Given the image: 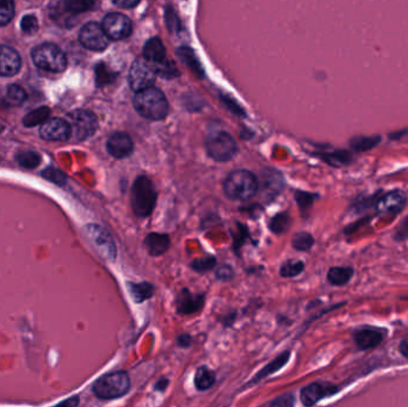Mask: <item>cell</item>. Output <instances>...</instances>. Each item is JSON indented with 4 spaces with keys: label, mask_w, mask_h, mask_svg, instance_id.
<instances>
[{
    "label": "cell",
    "mask_w": 408,
    "mask_h": 407,
    "mask_svg": "<svg viewBox=\"0 0 408 407\" xmlns=\"http://www.w3.org/2000/svg\"><path fill=\"white\" fill-rule=\"evenodd\" d=\"M169 385V381L165 380V379H163L160 381L158 382L156 386V390H164L166 388V386Z\"/></svg>",
    "instance_id": "obj_45"
},
{
    "label": "cell",
    "mask_w": 408,
    "mask_h": 407,
    "mask_svg": "<svg viewBox=\"0 0 408 407\" xmlns=\"http://www.w3.org/2000/svg\"><path fill=\"white\" fill-rule=\"evenodd\" d=\"M41 138L48 141H67L72 136L70 123L62 118H50L41 125Z\"/></svg>",
    "instance_id": "obj_12"
},
{
    "label": "cell",
    "mask_w": 408,
    "mask_h": 407,
    "mask_svg": "<svg viewBox=\"0 0 408 407\" xmlns=\"http://www.w3.org/2000/svg\"><path fill=\"white\" fill-rule=\"evenodd\" d=\"M304 262L301 260H290L283 264L282 268L279 270V273L283 278H295L297 275H300L304 271Z\"/></svg>",
    "instance_id": "obj_30"
},
{
    "label": "cell",
    "mask_w": 408,
    "mask_h": 407,
    "mask_svg": "<svg viewBox=\"0 0 408 407\" xmlns=\"http://www.w3.org/2000/svg\"><path fill=\"white\" fill-rule=\"evenodd\" d=\"M67 120L72 130V136L77 141H84L91 138L98 128L97 117L95 116V114L89 110H83V109L74 110L68 114Z\"/></svg>",
    "instance_id": "obj_6"
},
{
    "label": "cell",
    "mask_w": 408,
    "mask_h": 407,
    "mask_svg": "<svg viewBox=\"0 0 408 407\" xmlns=\"http://www.w3.org/2000/svg\"><path fill=\"white\" fill-rule=\"evenodd\" d=\"M223 191L227 197L234 201H248L258 191V179L248 170L230 172L223 182Z\"/></svg>",
    "instance_id": "obj_3"
},
{
    "label": "cell",
    "mask_w": 408,
    "mask_h": 407,
    "mask_svg": "<svg viewBox=\"0 0 408 407\" xmlns=\"http://www.w3.org/2000/svg\"><path fill=\"white\" fill-rule=\"evenodd\" d=\"M80 44L84 47L95 52H102L108 47L109 37L105 34L103 26L97 23H87L82 28L79 34Z\"/></svg>",
    "instance_id": "obj_11"
},
{
    "label": "cell",
    "mask_w": 408,
    "mask_h": 407,
    "mask_svg": "<svg viewBox=\"0 0 408 407\" xmlns=\"http://www.w3.org/2000/svg\"><path fill=\"white\" fill-rule=\"evenodd\" d=\"M156 73L153 66L146 59L134 61L129 72V84L135 92L144 91L152 87L156 82Z\"/></svg>",
    "instance_id": "obj_9"
},
{
    "label": "cell",
    "mask_w": 408,
    "mask_h": 407,
    "mask_svg": "<svg viewBox=\"0 0 408 407\" xmlns=\"http://www.w3.org/2000/svg\"><path fill=\"white\" fill-rule=\"evenodd\" d=\"M178 344L183 347H189L192 344V338L187 334H183L178 338Z\"/></svg>",
    "instance_id": "obj_43"
},
{
    "label": "cell",
    "mask_w": 408,
    "mask_h": 407,
    "mask_svg": "<svg viewBox=\"0 0 408 407\" xmlns=\"http://www.w3.org/2000/svg\"><path fill=\"white\" fill-rule=\"evenodd\" d=\"M216 264V260L214 257H205L192 262V269H195L197 273H205L209 271Z\"/></svg>",
    "instance_id": "obj_36"
},
{
    "label": "cell",
    "mask_w": 408,
    "mask_h": 407,
    "mask_svg": "<svg viewBox=\"0 0 408 407\" xmlns=\"http://www.w3.org/2000/svg\"><path fill=\"white\" fill-rule=\"evenodd\" d=\"M325 158L326 161H328L331 165H335V166L348 164L350 159H351V156H350L348 152H337V153L328 154Z\"/></svg>",
    "instance_id": "obj_38"
},
{
    "label": "cell",
    "mask_w": 408,
    "mask_h": 407,
    "mask_svg": "<svg viewBox=\"0 0 408 407\" xmlns=\"http://www.w3.org/2000/svg\"><path fill=\"white\" fill-rule=\"evenodd\" d=\"M179 55L182 57L184 62H187L192 67V70L195 71L196 73L202 74V69H201L200 62L196 60V57L194 53L189 49V48H180L179 51Z\"/></svg>",
    "instance_id": "obj_35"
},
{
    "label": "cell",
    "mask_w": 408,
    "mask_h": 407,
    "mask_svg": "<svg viewBox=\"0 0 408 407\" xmlns=\"http://www.w3.org/2000/svg\"><path fill=\"white\" fill-rule=\"evenodd\" d=\"M158 192L152 181L146 176H140L135 179L131 186V209L138 217H147L152 214L156 207Z\"/></svg>",
    "instance_id": "obj_2"
},
{
    "label": "cell",
    "mask_w": 408,
    "mask_h": 407,
    "mask_svg": "<svg viewBox=\"0 0 408 407\" xmlns=\"http://www.w3.org/2000/svg\"><path fill=\"white\" fill-rule=\"evenodd\" d=\"M205 148L209 156L216 161H228L234 158L238 145L228 133H216L207 140Z\"/></svg>",
    "instance_id": "obj_7"
},
{
    "label": "cell",
    "mask_w": 408,
    "mask_h": 407,
    "mask_svg": "<svg viewBox=\"0 0 408 407\" xmlns=\"http://www.w3.org/2000/svg\"><path fill=\"white\" fill-rule=\"evenodd\" d=\"M289 224H290V219L288 217V214L286 212L277 214L270 222V230L276 234L284 233L288 230Z\"/></svg>",
    "instance_id": "obj_32"
},
{
    "label": "cell",
    "mask_w": 408,
    "mask_h": 407,
    "mask_svg": "<svg viewBox=\"0 0 408 407\" xmlns=\"http://www.w3.org/2000/svg\"><path fill=\"white\" fill-rule=\"evenodd\" d=\"M215 383V372L208 367H201L197 369L195 375V385L197 390H207Z\"/></svg>",
    "instance_id": "obj_23"
},
{
    "label": "cell",
    "mask_w": 408,
    "mask_h": 407,
    "mask_svg": "<svg viewBox=\"0 0 408 407\" xmlns=\"http://www.w3.org/2000/svg\"><path fill=\"white\" fill-rule=\"evenodd\" d=\"M140 0H113V4L122 9H131L139 4Z\"/></svg>",
    "instance_id": "obj_42"
},
{
    "label": "cell",
    "mask_w": 408,
    "mask_h": 407,
    "mask_svg": "<svg viewBox=\"0 0 408 407\" xmlns=\"http://www.w3.org/2000/svg\"><path fill=\"white\" fill-rule=\"evenodd\" d=\"M407 196L404 191H391L378 199L376 210L381 215H396L405 208Z\"/></svg>",
    "instance_id": "obj_13"
},
{
    "label": "cell",
    "mask_w": 408,
    "mask_h": 407,
    "mask_svg": "<svg viewBox=\"0 0 408 407\" xmlns=\"http://www.w3.org/2000/svg\"><path fill=\"white\" fill-rule=\"evenodd\" d=\"M289 355L290 352H284L281 356H278L277 359L272 362V363L268 364L264 369H261V372L254 377L251 383H256L257 381H259L261 379H265L266 377H269L271 374L277 372L279 369L282 368L283 365L287 364L288 360H289Z\"/></svg>",
    "instance_id": "obj_24"
},
{
    "label": "cell",
    "mask_w": 408,
    "mask_h": 407,
    "mask_svg": "<svg viewBox=\"0 0 408 407\" xmlns=\"http://www.w3.org/2000/svg\"><path fill=\"white\" fill-rule=\"evenodd\" d=\"M15 15L13 0H0V26H6L11 22Z\"/></svg>",
    "instance_id": "obj_31"
},
{
    "label": "cell",
    "mask_w": 408,
    "mask_h": 407,
    "mask_svg": "<svg viewBox=\"0 0 408 407\" xmlns=\"http://www.w3.org/2000/svg\"><path fill=\"white\" fill-rule=\"evenodd\" d=\"M293 404H294L293 395H288L279 397V398L276 399L274 401L269 403V405H271V406H291Z\"/></svg>",
    "instance_id": "obj_41"
},
{
    "label": "cell",
    "mask_w": 408,
    "mask_h": 407,
    "mask_svg": "<svg viewBox=\"0 0 408 407\" xmlns=\"http://www.w3.org/2000/svg\"><path fill=\"white\" fill-rule=\"evenodd\" d=\"M106 150L113 158L123 159V158L131 156L133 153L134 143L129 135L118 132V133H113L109 138L108 143H106Z\"/></svg>",
    "instance_id": "obj_14"
},
{
    "label": "cell",
    "mask_w": 408,
    "mask_h": 407,
    "mask_svg": "<svg viewBox=\"0 0 408 407\" xmlns=\"http://www.w3.org/2000/svg\"><path fill=\"white\" fill-rule=\"evenodd\" d=\"M102 26L109 39H115V41L127 39L131 35V29H133L131 19L127 17L126 15L118 12L106 15L103 19Z\"/></svg>",
    "instance_id": "obj_10"
},
{
    "label": "cell",
    "mask_w": 408,
    "mask_h": 407,
    "mask_svg": "<svg viewBox=\"0 0 408 407\" xmlns=\"http://www.w3.org/2000/svg\"><path fill=\"white\" fill-rule=\"evenodd\" d=\"M296 201H297L301 209L309 208L312 206L313 201H314V196L307 194V192L297 191L296 192Z\"/></svg>",
    "instance_id": "obj_39"
},
{
    "label": "cell",
    "mask_w": 408,
    "mask_h": 407,
    "mask_svg": "<svg viewBox=\"0 0 408 407\" xmlns=\"http://www.w3.org/2000/svg\"><path fill=\"white\" fill-rule=\"evenodd\" d=\"M145 245L151 256H161L169 250V235L161 233L148 234L145 239Z\"/></svg>",
    "instance_id": "obj_19"
},
{
    "label": "cell",
    "mask_w": 408,
    "mask_h": 407,
    "mask_svg": "<svg viewBox=\"0 0 408 407\" xmlns=\"http://www.w3.org/2000/svg\"><path fill=\"white\" fill-rule=\"evenodd\" d=\"M380 136H357L351 140V146L358 152L369 151L380 143Z\"/></svg>",
    "instance_id": "obj_28"
},
{
    "label": "cell",
    "mask_w": 408,
    "mask_h": 407,
    "mask_svg": "<svg viewBox=\"0 0 408 407\" xmlns=\"http://www.w3.org/2000/svg\"><path fill=\"white\" fill-rule=\"evenodd\" d=\"M22 60L13 48L0 46V75L12 77L21 70Z\"/></svg>",
    "instance_id": "obj_15"
},
{
    "label": "cell",
    "mask_w": 408,
    "mask_h": 407,
    "mask_svg": "<svg viewBox=\"0 0 408 407\" xmlns=\"http://www.w3.org/2000/svg\"><path fill=\"white\" fill-rule=\"evenodd\" d=\"M78 398H71L70 400H66L64 403H61V405H72V406H75V405H78Z\"/></svg>",
    "instance_id": "obj_46"
},
{
    "label": "cell",
    "mask_w": 408,
    "mask_h": 407,
    "mask_svg": "<svg viewBox=\"0 0 408 407\" xmlns=\"http://www.w3.org/2000/svg\"><path fill=\"white\" fill-rule=\"evenodd\" d=\"M49 115H50V110L47 107H41V108L35 109L31 113L28 114L23 118V123L26 127L39 126L48 120Z\"/></svg>",
    "instance_id": "obj_25"
},
{
    "label": "cell",
    "mask_w": 408,
    "mask_h": 407,
    "mask_svg": "<svg viewBox=\"0 0 408 407\" xmlns=\"http://www.w3.org/2000/svg\"><path fill=\"white\" fill-rule=\"evenodd\" d=\"M234 276V271L233 269L230 268V265H222L217 269L216 278L221 281H228L230 278Z\"/></svg>",
    "instance_id": "obj_40"
},
{
    "label": "cell",
    "mask_w": 408,
    "mask_h": 407,
    "mask_svg": "<svg viewBox=\"0 0 408 407\" xmlns=\"http://www.w3.org/2000/svg\"><path fill=\"white\" fill-rule=\"evenodd\" d=\"M129 291H131V298L134 299L135 302H144L145 300L152 298L154 293V287L149 284L147 282L142 283H131L129 284Z\"/></svg>",
    "instance_id": "obj_21"
},
{
    "label": "cell",
    "mask_w": 408,
    "mask_h": 407,
    "mask_svg": "<svg viewBox=\"0 0 408 407\" xmlns=\"http://www.w3.org/2000/svg\"><path fill=\"white\" fill-rule=\"evenodd\" d=\"M18 164L26 169H35L41 163V156L35 152H23L17 156Z\"/></svg>",
    "instance_id": "obj_29"
},
{
    "label": "cell",
    "mask_w": 408,
    "mask_h": 407,
    "mask_svg": "<svg viewBox=\"0 0 408 407\" xmlns=\"http://www.w3.org/2000/svg\"><path fill=\"white\" fill-rule=\"evenodd\" d=\"M42 176L50 182L55 183L57 186H65L66 181H67L65 174L55 168H48V169L44 170Z\"/></svg>",
    "instance_id": "obj_34"
},
{
    "label": "cell",
    "mask_w": 408,
    "mask_h": 407,
    "mask_svg": "<svg viewBox=\"0 0 408 407\" xmlns=\"http://www.w3.org/2000/svg\"><path fill=\"white\" fill-rule=\"evenodd\" d=\"M353 271L351 268H345V266H337V268L330 269L327 273L328 281L333 286H344L351 280Z\"/></svg>",
    "instance_id": "obj_22"
},
{
    "label": "cell",
    "mask_w": 408,
    "mask_h": 407,
    "mask_svg": "<svg viewBox=\"0 0 408 407\" xmlns=\"http://www.w3.org/2000/svg\"><path fill=\"white\" fill-rule=\"evenodd\" d=\"M93 4H95V0H65L64 9L66 12L78 15V13L86 12L89 10H91Z\"/></svg>",
    "instance_id": "obj_26"
},
{
    "label": "cell",
    "mask_w": 408,
    "mask_h": 407,
    "mask_svg": "<svg viewBox=\"0 0 408 407\" xmlns=\"http://www.w3.org/2000/svg\"><path fill=\"white\" fill-rule=\"evenodd\" d=\"M33 61L39 69L53 73H59L66 70L67 59L65 53L57 44H42L33 49Z\"/></svg>",
    "instance_id": "obj_5"
},
{
    "label": "cell",
    "mask_w": 408,
    "mask_h": 407,
    "mask_svg": "<svg viewBox=\"0 0 408 407\" xmlns=\"http://www.w3.org/2000/svg\"><path fill=\"white\" fill-rule=\"evenodd\" d=\"M26 100V91L23 90L22 87H17V85H11L5 95V103L12 105V107L22 105Z\"/></svg>",
    "instance_id": "obj_27"
},
{
    "label": "cell",
    "mask_w": 408,
    "mask_h": 407,
    "mask_svg": "<svg viewBox=\"0 0 408 407\" xmlns=\"http://www.w3.org/2000/svg\"><path fill=\"white\" fill-rule=\"evenodd\" d=\"M204 295L192 294L187 289H183L177 296L176 306L180 314H192L203 307Z\"/></svg>",
    "instance_id": "obj_17"
},
{
    "label": "cell",
    "mask_w": 408,
    "mask_h": 407,
    "mask_svg": "<svg viewBox=\"0 0 408 407\" xmlns=\"http://www.w3.org/2000/svg\"><path fill=\"white\" fill-rule=\"evenodd\" d=\"M314 244V238L309 233H297L293 238V246L299 251H307Z\"/></svg>",
    "instance_id": "obj_33"
},
{
    "label": "cell",
    "mask_w": 408,
    "mask_h": 407,
    "mask_svg": "<svg viewBox=\"0 0 408 407\" xmlns=\"http://www.w3.org/2000/svg\"><path fill=\"white\" fill-rule=\"evenodd\" d=\"M135 110L148 120L160 121L169 114V102L165 95L156 87L138 92L134 97Z\"/></svg>",
    "instance_id": "obj_1"
},
{
    "label": "cell",
    "mask_w": 408,
    "mask_h": 407,
    "mask_svg": "<svg viewBox=\"0 0 408 407\" xmlns=\"http://www.w3.org/2000/svg\"><path fill=\"white\" fill-rule=\"evenodd\" d=\"M87 238L91 242L92 246L97 253L105 260H113L116 258V245L113 237L104 227L100 225H87L85 228Z\"/></svg>",
    "instance_id": "obj_8"
},
{
    "label": "cell",
    "mask_w": 408,
    "mask_h": 407,
    "mask_svg": "<svg viewBox=\"0 0 408 407\" xmlns=\"http://www.w3.org/2000/svg\"><path fill=\"white\" fill-rule=\"evenodd\" d=\"M355 341L360 349L368 350V349H373V347H378V344H381L382 334L378 329H360L355 334Z\"/></svg>",
    "instance_id": "obj_20"
},
{
    "label": "cell",
    "mask_w": 408,
    "mask_h": 407,
    "mask_svg": "<svg viewBox=\"0 0 408 407\" xmlns=\"http://www.w3.org/2000/svg\"><path fill=\"white\" fill-rule=\"evenodd\" d=\"M21 26H22V30L26 34H35L37 29H39L37 18L35 16H33V15H26V16L23 17Z\"/></svg>",
    "instance_id": "obj_37"
},
{
    "label": "cell",
    "mask_w": 408,
    "mask_h": 407,
    "mask_svg": "<svg viewBox=\"0 0 408 407\" xmlns=\"http://www.w3.org/2000/svg\"><path fill=\"white\" fill-rule=\"evenodd\" d=\"M131 388V379L126 372H115L100 377L93 385V393L97 398L118 399L126 395Z\"/></svg>",
    "instance_id": "obj_4"
},
{
    "label": "cell",
    "mask_w": 408,
    "mask_h": 407,
    "mask_svg": "<svg viewBox=\"0 0 408 407\" xmlns=\"http://www.w3.org/2000/svg\"><path fill=\"white\" fill-rule=\"evenodd\" d=\"M400 351H401V354H402L405 357H407L408 359V338L404 339L402 343L400 344Z\"/></svg>",
    "instance_id": "obj_44"
},
{
    "label": "cell",
    "mask_w": 408,
    "mask_h": 407,
    "mask_svg": "<svg viewBox=\"0 0 408 407\" xmlns=\"http://www.w3.org/2000/svg\"><path fill=\"white\" fill-rule=\"evenodd\" d=\"M335 392H337L335 387L315 382V383L304 387L302 392H301V400L306 406H312L314 404H317L319 400L333 395Z\"/></svg>",
    "instance_id": "obj_16"
},
{
    "label": "cell",
    "mask_w": 408,
    "mask_h": 407,
    "mask_svg": "<svg viewBox=\"0 0 408 407\" xmlns=\"http://www.w3.org/2000/svg\"><path fill=\"white\" fill-rule=\"evenodd\" d=\"M144 57L152 66L159 65L166 60V49L160 39H151L145 44Z\"/></svg>",
    "instance_id": "obj_18"
}]
</instances>
